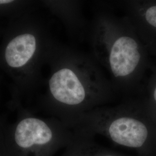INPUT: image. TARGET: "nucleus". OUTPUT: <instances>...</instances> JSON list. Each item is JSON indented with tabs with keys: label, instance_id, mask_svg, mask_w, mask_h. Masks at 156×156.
Wrapping results in <instances>:
<instances>
[{
	"label": "nucleus",
	"instance_id": "nucleus-1",
	"mask_svg": "<svg viewBox=\"0 0 156 156\" xmlns=\"http://www.w3.org/2000/svg\"><path fill=\"white\" fill-rule=\"evenodd\" d=\"M48 64L41 105L69 128H75L84 113L111 100L115 90L94 58L60 45Z\"/></svg>",
	"mask_w": 156,
	"mask_h": 156
},
{
	"label": "nucleus",
	"instance_id": "nucleus-2",
	"mask_svg": "<svg viewBox=\"0 0 156 156\" xmlns=\"http://www.w3.org/2000/svg\"><path fill=\"white\" fill-rule=\"evenodd\" d=\"M90 30L93 58L106 69L114 90L134 91L149 67L150 55L130 19L99 12Z\"/></svg>",
	"mask_w": 156,
	"mask_h": 156
},
{
	"label": "nucleus",
	"instance_id": "nucleus-3",
	"mask_svg": "<svg viewBox=\"0 0 156 156\" xmlns=\"http://www.w3.org/2000/svg\"><path fill=\"white\" fill-rule=\"evenodd\" d=\"M60 45L42 21L29 12L12 17L0 45V68L16 86L12 108L22 106L23 95L36 86L42 68Z\"/></svg>",
	"mask_w": 156,
	"mask_h": 156
},
{
	"label": "nucleus",
	"instance_id": "nucleus-4",
	"mask_svg": "<svg viewBox=\"0 0 156 156\" xmlns=\"http://www.w3.org/2000/svg\"><path fill=\"white\" fill-rule=\"evenodd\" d=\"M13 123L5 124L4 156H53L73 139L74 131L56 117L35 116L22 106Z\"/></svg>",
	"mask_w": 156,
	"mask_h": 156
},
{
	"label": "nucleus",
	"instance_id": "nucleus-5",
	"mask_svg": "<svg viewBox=\"0 0 156 156\" xmlns=\"http://www.w3.org/2000/svg\"><path fill=\"white\" fill-rule=\"evenodd\" d=\"M155 126L145 104L126 103L87 112L79 119L75 127L87 134L102 135L117 145L140 149L149 140Z\"/></svg>",
	"mask_w": 156,
	"mask_h": 156
},
{
	"label": "nucleus",
	"instance_id": "nucleus-6",
	"mask_svg": "<svg viewBox=\"0 0 156 156\" xmlns=\"http://www.w3.org/2000/svg\"><path fill=\"white\" fill-rule=\"evenodd\" d=\"M122 3L149 55L156 58V1L129 0Z\"/></svg>",
	"mask_w": 156,
	"mask_h": 156
},
{
	"label": "nucleus",
	"instance_id": "nucleus-7",
	"mask_svg": "<svg viewBox=\"0 0 156 156\" xmlns=\"http://www.w3.org/2000/svg\"><path fill=\"white\" fill-rule=\"evenodd\" d=\"M45 6L58 17L71 34L78 37L83 35L86 22L82 11V3L78 1H47Z\"/></svg>",
	"mask_w": 156,
	"mask_h": 156
},
{
	"label": "nucleus",
	"instance_id": "nucleus-8",
	"mask_svg": "<svg viewBox=\"0 0 156 156\" xmlns=\"http://www.w3.org/2000/svg\"><path fill=\"white\" fill-rule=\"evenodd\" d=\"M66 147V151L62 156H121L110 151L98 150L93 146L83 145L79 140L78 129L75 130L73 139Z\"/></svg>",
	"mask_w": 156,
	"mask_h": 156
},
{
	"label": "nucleus",
	"instance_id": "nucleus-9",
	"mask_svg": "<svg viewBox=\"0 0 156 156\" xmlns=\"http://www.w3.org/2000/svg\"><path fill=\"white\" fill-rule=\"evenodd\" d=\"M148 98L145 106L151 117L156 123V67L153 71L147 86Z\"/></svg>",
	"mask_w": 156,
	"mask_h": 156
},
{
	"label": "nucleus",
	"instance_id": "nucleus-10",
	"mask_svg": "<svg viewBox=\"0 0 156 156\" xmlns=\"http://www.w3.org/2000/svg\"><path fill=\"white\" fill-rule=\"evenodd\" d=\"M22 1L13 0H0V15L11 14L13 17L25 11Z\"/></svg>",
	"mask_w": 156,
	"mask_h": 156
},
{
	"label": "nucleus",
	"instance_id": "nucleus-11",
	"mask_svg": "<svg viewBox=\"0 0 156 156\" xmlns=\"http://www.w3.org/2000/svg\"><path fill=\"white\" fill-rule=\"evenodd\" d=\"M5 124L4 123L3 120L0 118V155L4 156V133Z\"/></svg>",
	"mask_w": 156,
	"mask_h": 156
},
{
	"label": "nucleus",
	"instance_id": "nucleus-12",
	"mask_svg": "<svg viewBox=\"0 0 156 156\" xmlns=\"http://www.w3.org/2000/svg\"><path fill=\"white\" fill-rule=\"evenodd\" d=\"M0 156H1V155H0Z\"/></svg>",
	"mask_w": 156,
	"mask_h": 156
}]
</instances>
